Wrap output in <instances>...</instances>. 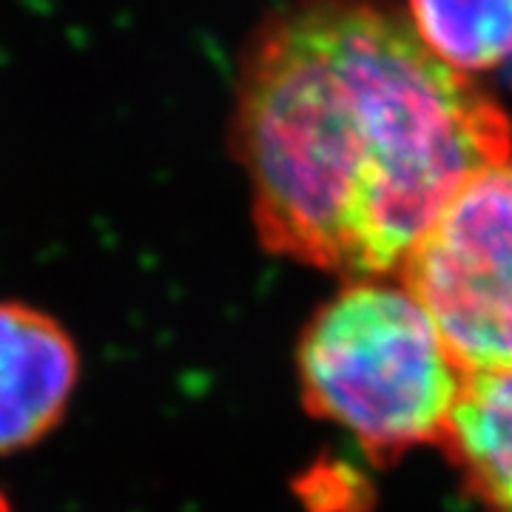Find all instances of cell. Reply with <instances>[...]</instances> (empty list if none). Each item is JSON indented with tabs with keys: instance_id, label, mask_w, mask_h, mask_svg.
<instances>
[{
	"instance_id": "obj_1",
	"label": "cell",
	"mask_w": 512,
	"mask_h": 512,
	"mask_svg": "<svg viewBox=\"0 0 512 512\" xmlns=\"http://www.w3.org/2000/svg\"><path fill=\"white\" fill-rule=\"evenodd\" d=\"M237 151L268 251L382 279L478 168L512 154L504 109L390 0H291L248 43Z\"/></svg>"
},
{
	"instance_id": "obj_2",
	"label": "cell",
	"mask_w": 512,
	"mask_h": 512,
	"mask_svg": "<svg viewBox=\"0 0 512 512\" xmlns=\"http://www.w3.org/2000/svg\"><path fill=\"white\" fill-rule=\"evenodd\" d=\"M296 362L308 410L373 461L444 444L467 384L433 319L387 276L333 293L302 333Z\"/></svg>"
},
{
	"instance_id": "obj_3",
	"label": "cell",
	"mask_w": 512,
	"mask_h": 512,
	"mask_svg": "<svg viewBox=\"0 0 512 512\" xmlns=\"http://www.w3.org/2000/svg\"><path fill=\"white\" fill-rule=\"evenodd\" d=\"M396 276L467 376L512 370V154L458 185Z\"/></svg>"
},
{
	"instance_id": "obj_4",
	"label": "cell",
	"mask_w": 512,
	"mask_h": 512,
	"mask_svg": "<svg viewBox=\"0 0 512 512\" xmlns=\"http://www.w3.org/2000/svg\"><path fill=\"white\" fill-rule=\"evenodd\" d=\"M80 359L49 313L0 302V453L40 441L72 402Z\"/></svg>"
},
{
	"instance_id": "obj_5",
	"label": "cell",
	"mask_w": 512,
	"mask_h": 512,
	"mask_svg": "<svg viewBox=\"0 0 512 512\" xmlns=\"http://www.w3.org/2000/svg\"><path fill=\"white\" fill-rule=\"evenodd\" d=\"M444 447L484 512H512V370L467 376Z\"/></svg>"
},
{
	"instance_id": "obj_6",
	"label": "cell",
	"mask_w": 512,
	"mask_h": 512,
	"mask_svg": "<svg viewBox=\"0 0 512 512\" xmlns=\"http://www.w3.org/2000/svg\"><path fill=\"white\" fill-rule=\"evenodd\" d=\"M410 26L456 72H487L512 57V0H410Z\"/></svg>"
},
{
	"instance_id": "obj_7",
	"label": "cell",
	"mask_w": 512,
	"mask_h": 512,
	"mask_svg": "<svg viewBox=\"0 0 512 512\" xmlns=\"http://www.w3.org/2000/svg\"><path fill=\"white\" fill-rule=\"evenodd\" d=\"M0 512H9V504L3 501V495H0Z\"/></svg>"
}]
</instances>
